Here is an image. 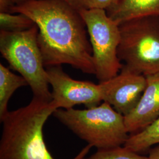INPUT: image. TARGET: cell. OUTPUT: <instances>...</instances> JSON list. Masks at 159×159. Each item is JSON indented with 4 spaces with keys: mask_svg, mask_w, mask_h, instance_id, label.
<instances>
[{
    "mask_svg": "<svg viewBox=\"0 0 159 159\" xmlns=\"http://www.w3.org/2000/svg\"><path fill=\"white\" fill-rule=\"evenodd\" d=\"M7 1H9V2L11 4L12 7H13L14 6H18V5H20V4H24L25 2H27L29 1H35V0H7Z\"/></svg>",
    "mask_w": 159,
    "mask_h": 159,
    "instance_id": "cell-17",
    "label": "cell"
},
{
    "mask_svg": "<svg viewBox=\"0 0 159 159\" xmlns=\"http://www.w3.org/2000/svg\"><path fill=\"white\" fill-rule=\"evenodd\" d=\"M56 110L51 102L33 97L26 106L8 111L1 121L0 159H55L46 146L43 128ZM90 148L74 159H83Z\"/></svg>",
    "mask_w": 159,
    "mask_h": 159,
    "instance_id": "cell-2",
    "label": "cell"
},
{
    "mask_svg": "<svg viewBox=\"0 0 159 159\" xmlns=\"http://www.w3.org/2000/svg\"><path fill=\"white\" fill-rule=\"evenodd\" d=\"M28 85L21 75L12 73L9 68L0 64V121L8 113V104L14 92L20 87Z\"/></svg>",
    "mask_w": 159,
    "mask_h": 159,
    "instance_id": "cell-11",
    "label": "cell"
},
{
    "mask_svg": "<svg viewBox=\"0 0 159 159\" xmlns=\"http://www.w3.org/2000/svg\"><path fill=\"white\" fill-rule=\"evenodd\" d=\"M47 79L52 87V105L58 108L70 109L83 104L87 108L96 107L102 102L99 84L72 79L61 66L46 67Z\"/></svg>",
    "mask_w": 159,
    "mask_h": 159,
    "instance_id": "cell-7",
    "label": "cell"
},
{
    "mask_svg": "<svg viewBox=\"0 0 159 159\" xmlns=\"http://www.w3.org/2000/svg\"><path fill=\"white\" fill-rule=\"evenodd\" d=\"M11 13L28 16L38 27V43L46 67L68 64L95 75L85 22L64 0L31 1L14 6Z\"/></svg>",
    "mask_w": 159,
    "mask_h": 159,
    "instance_id": "cell-1",
    "label": "cell"
},
{
    "mask_svg": "<svg viewBox=\"0 0 159 159\" xmlns=\"http://www.w3.org/2000/svg\"><path fill=\"white\" fill-rule=\"evenodd\" d=\"M147 84L136 107L125 117L127 130L136 133L159 117V72L146 76Z\"/></svg>",
    "mask_w": 159,
    "mask_h": 159,
    "instance_id": "cell-9",
    "label": "cell"
},
{
    "mask_svg": "<svg viewBox=\"0 0 159 159\" xmlns=\"http://www.w3.org/2000/svg\"><path fill=\"white\" fill-rule=\"evenodd\" d=\"M85 22L93 50L95 75L99 83L119 74L123 66L118 56L119 25L103 9L79 11Z\"/></svg>",
    "mask_w": 159,
    "mask_h": 159,
    "instance_id": "cell-6",
    "label": "cell"
},
{
    "mask_svg": "<svg viewBox=\"0 0 159 159\" xmlns=\"http://www.w3.org/2000/svg\"><path fill=\"white\" fill-rule=\"evenodd\" d=\"M106 12L119 25L139 17L159 16V0H119Z\"/></svg>",
    "mask_w": 159,
    "mask_h": 159,
    "instance_id": "cell-10",
    "label": "cell"
},
{
    "mask_svg": "<svg viewBox=\"0 0 159 159\" xmlns=\"http://www.w3.org/2000/svg\"><path fill=\"white\" fill-rule=\"evenodd\" d=\"M148 159H159V144L152 148L149 152Z\"/></svg>",
    "mask_w": 159,
    "mask_h": 159,
    "instance_id": "cell-16",
    "label": "cell"
},
{
    "mask_svg": "<svg viewBox=\"0 0 159 159\" xmlns=\"http://www.w3.org/2000/svg\"><path fill=\"white\" fill-rule=\"evenodd\" d=\"M118 56L131 71L145 76L159 72V16L139 17L119 24Z\"/></svg>",
    "mask_w": 159,
    "mask_h": 159,
    "instance_id": "cell-5",
    "label": "cell"
},
{
    "mask_svg": "<svg viewBox=\"0 0 159 159\" xmlns=\"http://www.w3.org/2000/svg\"><path fill=\"white\" fill-rule=\"evenodd\" d=\"M77 11L103 9L106 11L115 6L119 0H64Z\"/></svg>",
    "mask_w": 159,
    "mask_h": 159,
    "instance_id": "cell-15",
    "label": "cell"
},
{
    "mask_svg": "<svg viewBox=\"0 0 159 159\" xmlns=\"http://www.w3.org/2000/svg\"><path fill=\"white\" fill-rule=\"evenodd\" d=\"M15 15L12 13L0 12L1 30L10 32H20L29 30L35 23L30 17L20 13Z\"/></svg>",
    "mask_w": 159,
    "mask_h": 159,
    "instance_id": "cell-13",
    "label": "cell"
},
{
    "mask_svg": "<svg viewBox=\"0 0 159 159\" xmlns=\"http://www.w3.org/2000/svg\"><path fill=\"white\" fill-rule=\"evenodd\" d=\"M39 28L20 32L0 31L1 56L27 81L33 96L51 102L46 68L38 43Z\"/></svg>",
    "mask_w": 159,
    "mask_h": 159,
    "instance_id": "cell-4",
    "label": "cell"
},
{
    "mask_svg": "<svg viewBox=\"0 0 159 159\" xmlns=\"http://www.w3.org/2000/svg\"><path fill=\"white\" fill-rule=\"evenodd\" d=\"M146 84L145 75L131 71L124 64L119 74L99 83L102 102H108L124 116L136 107Z\"/></svg>",
    "mask_w": 159,
    "mask_h": 159,
    "instance_id": "cell-8",
    "label": "cell"
},
{
    "mask_svg": "<svg viewBox=\"0 0 159 159\" xmlns=\"http://www.w3.org/2000/svg\"><path fill=\"white\" fill-rule=\"evenodd\" d=\"M77 136L97 150L124 146L129 137L125 117L108 102L85 110L58 108L52 114Z\"/></svg>",
    "mask_w": 159,
    "mask_h": 159,
    "instance_id": "cell-3",
    "label": "cell"
},
{
    "mask_svg": "<svg viewBox=\"0 0 159 159\" xmlns=\"http://www.w3.org/2000/svg\"><path fill=\"white\" fill-rule=\"evenodd\" d=\"M83 159H148V157L140 155L123 146L97 150L90 157Z\"/></svg>",
    "mask_w": 159,
    "mask_h": 159,
    "instance_id": "cell-14",
    "label": "cell"
},
{
    "mask_svg": "<svg viewBox=\"0 0 159 159\" xmlns=\"http://www.w3.org/2000/svg\"><path fill=\"white\" fill-rule=\"evenodd\" d=\"M157 144H159V117L142 130L129 136L124 146L139 153Z\"/></svg>",
    "mask_w": 159,
    "mask_h": 159,
    "instance_id": "cell-12",
    "label": "cell"
}]
</instances>
